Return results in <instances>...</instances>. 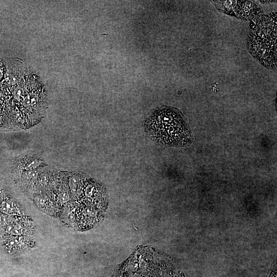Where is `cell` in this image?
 Listing matches in <instances>:
<instances>
[{
  "label": "cell",
  "mask_w": 277,
  "mask_h": 277,
  "mask_svg": "<svg viewBox=\"0 0 277 277\" xmlns=\"http://www.w3.org/2000/svg\"><path fill=\"white\" fill-rule=\"evenodd\" d=\"M276 13L264 16L250 34L248 45L255 58L266 67H275L276 59Z\"/></svg>",
  "instance_id": "3"
},
{
  "label": "cell",
  "mask_w": 277,
  "mask_h": 277,
  "mask_svg": "<svg viewBox=\"0 0 277 277\" xmlns=\"http://www.w3.org/2000/svg\"><path fill=\"white\" fill-rule=\"evenodd\" d=\"M0 211L10 216L25 214L24 207L7 193L0 203Z\"/></svg>",
  "instance_id": "6"
},
{
  "label": "cell",
  "mask_w": 277,
  "mask_h": 277,
  "mask_svg": "<svg viewBox=\"0 0 277 277\" xmlns=\"http://www.w3.org/2000/svg\"><path fill=\"white\" fill-rule=\"evenodd\" d=\"M237 4L240 7L235 6L236 13L239 15V17L242 19H250L255 14L259 13L260 9L258 6L251 2L238 1Z\"/></svg>",
  "instance_id": "7"
},
{
  "label": "cell",
  "mask_w": 277,
  "mask_h": 277,
  "mask_svg": "<svg viewBox=\"0 0 277 277\" xmlns=\"http://www.w3.org/2000/svg\"><path fill=\"white\" fill-rule=\"evenodd\" d=\"M34 229V223L30 216L26 214L11 216L2 235V239L12 236L30 235L33 234Z\"/></svg>",
  "instance_id": "4"
},
{
  "label": "cell",
  "mask_w": 277,
  "mask_h": 277,
  "mask_svg": "<svg viewBox=\"0 0 277 277\" xmlns=\"http://www.w3.org/2000/svg\"><path fill=\"white\" fill-rule=\"evenodd\" d=\"M144 127L151 138L164 145L183 147L192 142L191 132L184 120L171 108L153 112L145 120Z\"/></svg>",
  "instance_id": "2"
},
{
  "label": "cell",
  "mask_w": 277,
  "mask_h": 277,
  "mask_svg": "<svg viewBox=\"0 0 277 277\" xmlns=\"http://www.w3.org/2000/svg\"><path fill=\"white\" fill-rule=\"evenodd\" d=\"M0 64V112L10 115V125L27 129L40 122L47 108V94L39 78L18 60Z\"/></svg>",
  "instance_id": "1"
},
{
  "label": "cell",
  "mask_w": 277,
  "mask_h": 277,
  "mask_svg": "<svg viewBox=\"0 0 277 277\" xmlns=\"http://www.w3.org/2000/svg\"><path fill=\"white\" fill-rule=\"evenodd\" d=\"M1 240H2V238L1 235L0 234V241H1Z\"/></svg>",
  "instance_id": "10"
},
{
  "label": "cell",
  "mask_w": 277,
  "mask_h": 277,
  "mask_svg": "<svg viewBox=\"0 0 277 277\" xmlns=\"http://www.w3.org/2000/svg\"><path fill=\"white\" fill-rule=\"evenodd\" d=\"M6 193V192L0 189V203L4 199Z\"/></svg>",
  "instance_id": "9"
},
{
  "label": "cell",
  "mask_w": 277,
  "mask_h": 277,
  "mask_svg": "<svg viewBox=\"0 0 277 277\" xmlns=\"http://www.w3.org/2000/svg\"><path fill=\"white\" fill-rule=\"evenodd\" d=\"M35 242L27 235L12 236L3 240L5 252L10 256H17L33 248Z\"/></svg>",
  "instance_id": "5"
},
{
  "label": "cell",
  "mask_w": 277,
  "mask_h": 277,
  "mask_svg": "<svg viewBox=\"0 0 277 277\" xmlns=\"http://www.w3.org/2000/svg\"><path fill=\"white\" fill-rule=\"evenodd\" d=\"M11 218V216L5 214L0 211V234L2 236Z\"/></svg>",
  "instance_id": "8"
}]
</instances>
